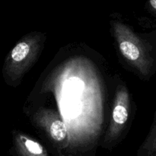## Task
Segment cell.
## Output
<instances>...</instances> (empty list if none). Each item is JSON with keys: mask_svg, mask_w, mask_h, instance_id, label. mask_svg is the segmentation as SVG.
Wrapping results in <instances>:
<instances>
[{"mask_svg": "<svg viewBox=\"0 0 156 156\" xmlns=\"http://www.w3.org/2000/svg\"><path fill=\"white\" fill-rule=\"evenodd\" d=\"M24 148L30 156H44V151L42 146L37 142L31 140H24Z\"/></svg>", "mask_w": 156, "mask_h": 156, "instance_id": "5b68a950", "label": "cell"}, {"mask_svg": "<svg viewBox=\"0 0 156 156\" xmlns=\"http://www.w3.org/2000/svg\"><path fill=\"white\" fill-rule=\"evenodd\" d=\"M149 5L152 9L156 11V0H149Z\"/></svg>", "mask_w": 156, "mask_h": 156, "instance_id": "8992f818", "label": "cell"}, {"mask_svg": "<svg viewBox=\"0 0 156 156\" xmlns=\"http://www.w3.org/2000/svg\"><path fill=\"white\" fill-rule=\"evenodd\" d=\"M51 137L56 141H62L66 137L67 129L65 123L60 120H56L53 122L50 128Z\"/></svg>", "mask_w": 156, "mask_h": 156, "instance_id": "3957f363", "label": "cell"}, {"mask_svg": "<svg viewBox=\"0 0 156 156\" xmlns=\"http://www.w3.org/2000/svg\"><path fill=\"white\" fill-rule=\"evenodd\" d=\"M128 120V109L126 106V103L118 98V101L116 103L115 107L113 111V121L117 125L121 126L126 123Z\"/></svg>", "mask_w": 156, "mask_h": 156, "instance_id": "6da1fadb", "label": "cell"}, {"mask_svg": "<svg viewBox=\"0 0 156 156\" xmlns=\"http://www.w3.org/2000/svg\"><path fill=\"white\" fill-rule=\"evenodd\" d=\"M120 50L122 54L131 61H136L140 57L139 47L134 43L129 41H123L120 44Z\"/></svg>", "mask_w": 156, "mask_h": 156, "instance_id": "7a4b0ae2", "label": "cell"}, {"mask_svg": "<svg viewBox=\"0 0 156 156\" xmlns=\"http://www.w3.org/2000/svg\"><path fill=\"white\" fill-rule=\"evenodd\" d=\"M30 53V46L26 42H20L11 52V58L15 62L24 60Z\"/></svg>", "mask_w": 156, "mask_h": 156, "instance_id": "277c9868", "label": "cell"}]
</instances>
